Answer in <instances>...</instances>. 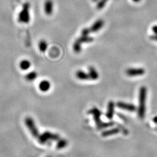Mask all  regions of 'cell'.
Here are the masks:
<instances>
[{"mask_svg": "<svg viewBox=\"0 0 157 157\" xmlns=\"http://www.w3.org/2000/svg\"><path fill=\"white\" fill-rule=\"evenodd\" d=\"M147 90L145 86H142L139 90V105L138 108V115L140 119H143L145 115L146 99Z\"/></svg>", "mask_w": 157, "mask_h": 157, "instance_id": "obj_1", "label": "cell"}, {"mask_svg": "<svg viewBox=\"0 0 157 157\" xmlns=\"http://www.w3.org/2000/svg\"><path fill=\"white\" fill-rule=\"evenodd\" d=\"M30 4L28 3H25L20 12L18 15V21L22 23H29L30 20Z\"/></svg>", "mask_w": 157, "mask_h": 157, "instance_id": "obj_2", "label": "cell"}, {"mask_svg": "<svg viewBox=\"0 0 157 157\" xmlns=\"http://www.w3.org/2000/svg\"><path fill=\"white\" fill-rule=\"evenodd\" d=\"M25 125L27 129H29L30 133L32 134L33 137H34L36 139H38V137L40 136L39 134L38 130L37 128L36 127L34 121V120L31 118V117H26L25 121Z\"/></svg>", "mask_w": 157, "mask_h": 157, "instance_id": "obj_3", "label": "cell"}, {"mask_svg": "<svg viewBox=\"0 0 157 157\" xmlns=\"http://www.w3.org/2000/svg\"><path fill=\"white\" fill-rule=\"evenodd\" d=\"M37 139L38 140L39 143L44 144L50 140H58L59 139V136L57 134L53 133L50 132H46L42 134H40Z\"/></svg>", "mask_w": 157, "mask_h": 157, "instance_id": "obj_4", "label": "cell"}, {"mask_svg": "<svg viewBox=\"0 0 157 157\" xmlns=\"http://www.w3.org/2000/svg\"><path fill=\"white\" fill-rule=\"evenodd\" d=\"M88 113L93 116L94 119V121L96 122V126H97V128L98 129H100L101 126V125H102V124L103 123L101 120V116L102 115L101 112L98 108L94 107V108H91L88 112Z\"/></svg>", "mask_w": 157, "mask_h": 157, "instance_id": "obj_5", "label": "cell"}, {"mask_svg": "<svg viewBox=\"0 0 157 157\" xmlns=\"http://www.w3.org/2000/svg\"><path fill=\"white\" fill-rule=\"evenodd\" d=\"M126 74L129 76H141L145 73V70L143 68H129L126 71Z\"/></svg>", "mask_w": 157, "mask_h": 157, "instance_id": "obj_6", "label": "cell"}, {"mask_svg": "<svg viewBox=\"0 0 157 157\" xmlns=\"http://www.w3.org/2000/svg\"><path fill=\"white\" fill-rule=\"evenodd\" d=\"M117 106L122 109L124 110L125 111H128L129 112H134L137 108L135 105H134L133 104H128V103H126V102H117L116 104Z\"/></svg>", "mask_w": 157, "mask_h": 157, "instance_id": "obj_7", "label": "cell"}, {"mask_svg": "<svg viewBox=\"0 0 157 157\" xmlns=\"http://www.w3.org/2000/svg\"><path fill=\"white\" fill-rule=\"evenodd\" d=\"M44 10L45 14L47 15H51L54 10V3L53 0H46L44 3Z\"/></svg>", "mask_w": 157, "mask_h": 157, "instance_id": "obj_8", "label": "cell"}, {"mask_svg": "<svg viewBox=\"0 0 157 157\" xmlns=\"http://www.w3.org/2000/svg\"><path fill=\"white\" fill-rule=\"evenodd\" d=\"M104 25V21L102 19H98L96 20L94 23L90 28L91 33H96Z\"/></svg>", "mask_w": 157, "mask_h": 157, "instance_id": "obj_9", "label": "cell"}, {"mask_svg": "<svg viewBox=\"0 0 157 157\" xmlns=\"http://www.w3.org/2000/svg\"><path fill=\"white\" fill-rule=\"evenodd\" d=\"M115 109V104L113 101H111L109 102L108 104L107 111L106 113V117L108 119H112L114 115V110Z\"/></svg>", "mask_w": 157, "mask_h": 157, "instance_id": "obj_10", "label": "cell"}, {"mask_svg": "<svg viewBox=\"0 0 157 157\" xmlns=\"http://www.w3.org/2000/svg\"><path fill=\"white\" fill-rule=\"evenodd\" d=\"M51 88V83L47 80L42 81L39 84V89L42 92H47Z\"/></svg>", "mask_w": 157, "mask_h": 157, "instance_id": "obj_11", "label": "cell"}, {"mask_svg": "<svg viewBox=\"0 0 157 157\" xmlns=\"http://www.w3.org/2000/svg\"><path fill=\"white\" fill-rule=\"evenodd\" d=\"M89 75L90 77V80H93L96 81L98 79L99 77V74L97 72L96 69L93 67V66H90L89 68Z\"/></svg>", "mask_w": 157, "mask_h": 157, "instance_id": "obj_12", "label": "cell"}, {"mask_svg": "<svg viewBox=\"0 0 157 157\" xmlns=\"http://www.w3.org/2000/svg\"><path fill=\"white\" fill-rule=\"evenodd\" d=\"M76 76L77 78L82 81H87L90 79L89 73H86L82 70H78L76 73Z\"/></svg>", "mask_w": 157, "mask_h": 157, "instance_id": "obj_13", "label": "cell"}, {"mask_svg": "<svg viewBox=\"0 0 157 157\" xmlns=\"http://www.w3.org/2000/svg\"><path fill=\"white\" fill-rule=\"evenodd\" d=\"M120 132V129L118 128H113L106 131H104L102 133L101 135L103 137H108V136H110L112 135H114V134H116L117 133H119Z\"/></svg>", "mask_w": 157, "mask_h": 157, "instance_id": "obj_14", "label": "cell"}, {"mask_svg": "<svg viewBox=\"0 0 157 157\" xmlns=\"http://www.w3.org/2000/svg\"><path fill=\"white\" fill-rule=\"evenodd\" d=\"M77 42L80 43H91L94 41V38L89 35H82L78 38L77 40Z\"/></svg>", "mask_w": 157, "mask_h": 157, "instance_id": "obj_15", "label": "cell"}, {"mask_svg": "<svg viewBox=\"0 0 157 157\" xmlns=\"http://www.w3.org/2000/svg\"><path fill=\"white\" fill-rule=\"evenodd\" d=\"M19 66L22 70H27L30 68L31 63L29 60L23 59L20 61V62L19 63Z\"/></svg>", "mask_w": 157, "mask_h": 157, "instance_id": "obj_16", "label": "cell"}, {"mask_svg": "<svg viewBox=\"0 0 157 157\" xmlns=\"http://www.w3.org/2000/svg\"><path fill=\"white\" fill-rule=\"evenodd\" d=\"M48 47V44L47 42L44 40H42L38 43V48L42 53H44Z\"/></svg>", "mask_w": 157, "mask_h": 157, "instance_id": "obj_17", "label": "cell"}, {"mask_svg": "<svg viewBox=\"0 0 157 157\" xmlns=\"http://www.w3.org/2000/svg\"><path fill=\"white\" fill-rule=\"evenodd\" d=\"M37 76V73L35 72L34 71L30 72V73H27L26 75V79L29 82H31L35 79Z\"/></svg>", "mask_w": 157, "mask_h": 157, "instance_id": "obj_18", "label": "cell"}, {"mask_svg": "<svg viewBox=\"0 0 157 157\" xmlns=\"http://www.w3.org/2000/svg\"><path fill=\"white\" fill-rule=\"evenodd\" d=\"M73 48L74 51L76 53H81L82 51V44L78 42H77V40H76V42L73 44Z\"/></svg>", "mask_w": 157, "mask_h": 157, "instance_id": "obj_19", "label": "cell"}, {"mask_svg": "<svg viewBox=\"0 0 157 157\" xmlns=\"http://www.w3.org/2000/svg\"><path fill=\"white\" fill-rule=\"evenodd\" d=\"M68 145V141L65 139H61L59 140L57 144V148L58 149H62L65 147H66Z\"/></svg>", "mask_w": 157, "mask_h": 157, "instance_id": "obj_20", "label": "cell"}, {"mask_svg": "<svg viewBox=\"0 0 157 157\" xmlns=\"http://www.w3.org/2000/svg\"><path fill=\"white\" fill-rule=\"evenodd\" d=\"M108 1L109 0H99L97 4V8L98 10L102 9Z\"/></svg>", "mask_w": 157, "mask_h": 157, "instance_id": "obj_21", "label": "cell"}, {"mask_svg": "<svg viewBox=\"0 0 157 157\" xmlns=\"http://www.w3.org/2000/svg\"><path fill=\"white\" fill-rule=\"evenodd\" d=\"M113 125H114V122H106V123L103 122L101 126V129H104V128H108V127H111V126H113Z\"/></svg>", "mask_w": 157, "mask_h": 157, "instance_id": "obj_22", "label": "cell"}, {"mask_svg": "<svg viewBox=\"0 0 157 157\" xmlns=\"http://www.w3.org/2000/svg\"><path fill=\"white\" fill-rule=\"evenodd\" d=\"M90 33H91V31H90V29L85 28L82 31V35H89Z\"/></svg>", "mask_w": 157, "mask_h": 157, "instance_id": "obj_23", "label": "cell"}, {"mask_svg": "<svg viewBox=\"0 0 157 157\" xmlns=\"http://www.w3.org/2000/svg\"><path fill=\"white\" fill-rule=\"evenodd\" d=\"M150 38L151 40H154V41H156L157 42V34H154V35H152L150 36Z\"/></svg>", "mask_w": 157, "mask_h": 157, "instance_id": "obj_24", "label": "cell"}, {"mask_svg": "<svg viewBox=\"0 0 157 157\" xmlns=\"http://www.w3.org/2000/svg\"><path fill=\"white\" fill-rule=\"evenodd\" d=\"M152 30L155 34H157V25L154 26L152 27Z\"/></svg>", "mask_w": 157, "mask_h": 157, "instance_id": "obj_25", "label": "cell"}, {"mask_svg": "<svg viewBox=\"0 0 157 157\" xmlns=\"http://www.w3.org/2000/svg\"><path fill=\"white\" fill-rule=\"evenodd\" d=\"M153 121L154 122V123H155L156 124H157V116H155V117H154Z\"/></svg>", "mask_w": 157, "mask_h": 157, "instance_id": "obj_26", "label": "cell"}, {"mask_svg": "<svg viewBox=\"0 0 157 157\" xmlns=\"http://www.w3.org/2000/svg\"><path fill=\"white\" fill-rule=\"evenodd\" d=\"M133 1L134 2H135V3H138V2L140 1L141 0H133Z\"/></svg>", "mask_w": 157, "mask_h": 157, "instance_id": "obj_27", "label": "cell"}, {"mask_svg": "<svg viewBox=\"0 0 157 157\" xmlns=\"http://www.w3.org/2000/svg\"><path fill=\"white\" fill-rule=\"evenodd\" d=\"M92 1H93V2H97V1H99V0H92Z\"/></svg>", "mask_w": 157, "mask_h": 157, "instance_id": "obj_28", "label": "cell"}, {"mask_svg": "<svg viewBox=\"0 0 157 157\" xmlns=\"http://www.w3.org/2000/svg\"><path fill=\"white\" fill-rule=\"evenodd\" d=\"M48 157H50V156H48Z\"/></svg>", "mask_w": 157, "mask_h": 157, "instance_id": "obj_29", "label": "cell"}]
</instances>
